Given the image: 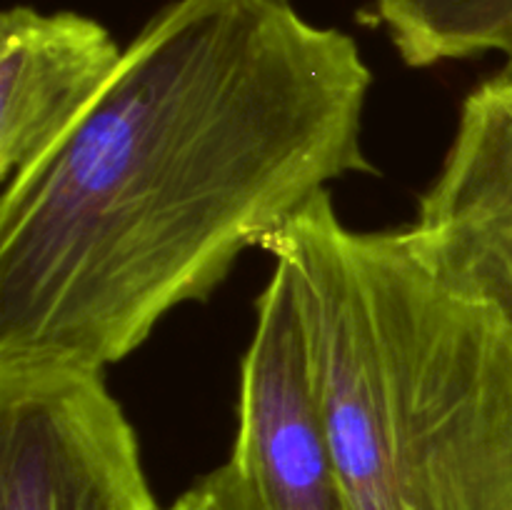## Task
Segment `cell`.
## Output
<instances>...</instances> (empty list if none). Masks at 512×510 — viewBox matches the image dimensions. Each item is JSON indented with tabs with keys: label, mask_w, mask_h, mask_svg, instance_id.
Returning a JSON list of instances; mask_svg holds the SVG:
<instances>
[{
	"label": "cell",
	"mask_w": 512,
	"mask_h": 510,
	"mask_svg": "<svg viewBox=\"0 0 512 510\" xmlns=\"http://www.w3.org/2000/svg\"><path fill=\"white\" fill-rule=\"evenodd\" d=\"M373 70L293 0H173L0 198V365L105 370L335 180L375 175Z\"/></svg>",
	"instance_id": "obj_1"
},
{
	"label": "cell",
	"mask_w": 512,
	"mask_h": 510,
	"mask_svg": "<svg viewBox=\"0 0 512 510\" xmlns=\"http://www.w3.org/2000/svg\"><path fill=\"white\" fill-rule=\"evenodd\" d=\"M290 275L350 510H512V325L330 190L263 245Z\"/></svg>",
	"instance_id": "obj_2"
},
{
	"label": "cell",
	"mask_w": 512,
	"mask_h": 510,
	"mask_svg": "<svg viewBox=\"0 0 512 510\" xmlns=\"http://www.w3.org/2000/svg\"><path fill=\"white\" fill-rule=\"evenodd\" d=\"M0 510H160L105 370L0 365Z\"/></svg>",
	"instance_id": "obj_3"
},
{
	"label": "cell",
	"mask_w": 512,
	"mask_h": 510,
	"mask_svg": "<svg viewBox=\"0 0 512 510\" xmlns=\"http://www.w3.org/2000/svg\"><path fill=\"white\" fill-rule=\"evenodd\" d=\"M230 458L263 510H350L288 270L273 265L240 360Z\"/></svg>",
	"instance_id": "obj_4"
},
{
	"label": "cell",
	"mask_w": 512,
	"mask_h": 510,
	"mask_svg": "<svg viewBox=\"0 0 512 510\" xmlns=\"http://www.w3.org/2000/svg\"><path fill=\"white\" fill-rule=\"evenodd\" d=\"M403 233L440 283L512 325V70L463 100L453 143Z\"/></svg>",
	"instance_id": "obj_5"
},
{
	"label": "cell",
	"mask_w": 512,
	"mask_h": 510,
	"mask_svg": "<svg viewBox=\"0 0 512 510\" xmlns=\"http://www.w3.org/2000/svg\"><path fill=\"white\" fill-rule=\"evenodd\" d=\"M123 50L75 10L13 5L0 15V183L38 165L98 100Z\"/></svg>",
	"instance_id": "obj_6"
},
{
	"label": "cell",
	"mask_w": 512,
	"mask_h": 510,
	"mask_svg": "<svg viewBox=\"0 0 512 510\" xmlns=\"http://www.w3.org/2000/svg\"><path fill=\"white\" fill-rule=\"evenodd\" d=\"M375 15L410 68L485 53L512 60V0H375Z\"/></svg>",
	"instance_id": "obj_7"
},
{
	"label": "cell",
	"mask_w": 512,
	"mask_h": 510,
	"mask_svg": "<svg viewBox=\"0 0 512 510\" xmlns=\"http://www.w3.org/2000/svg\"><path fill=\"white\" fill-rule=\"evenodd\" d=\"M165 510H263L253 485L233 458L195 480Z\"/></svg>",
	"instance_id": "obj_8"
}]
</instances>
